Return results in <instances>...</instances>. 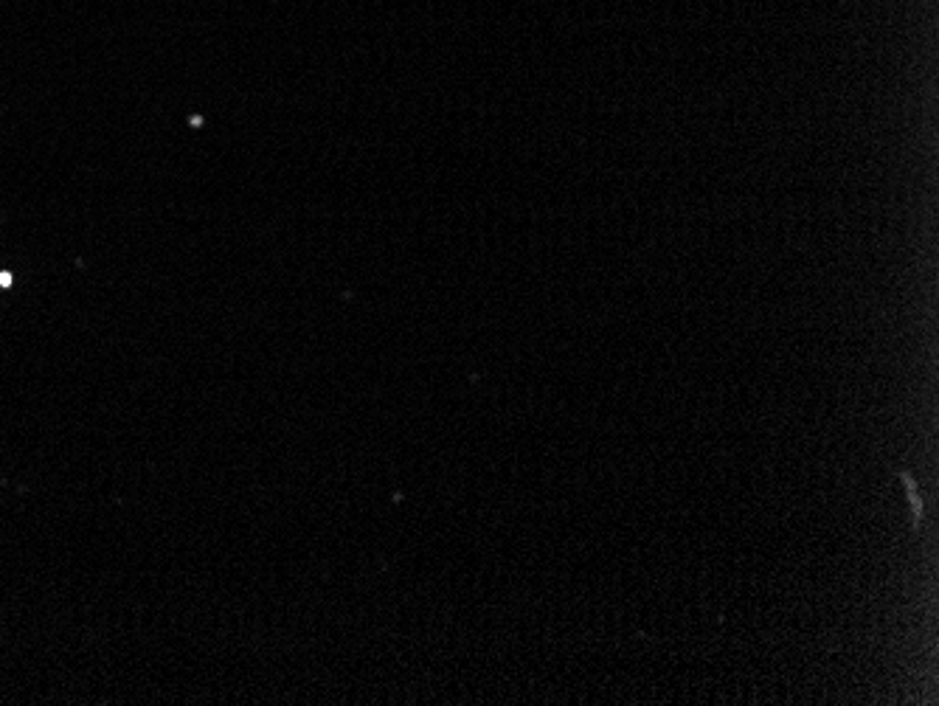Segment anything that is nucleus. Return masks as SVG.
<instances>
[{
    "label": "nucleus",
    "instance_id": "1",
    "mask_svg": "<svg viewBox=\"0 0 939 706\" xmlns=\"http://www.w3.org/2000/svg\"><path fill=\"white\" fill-rule=\"evenodd\" d=\"M900 481H903V487H906V493H909L911 510H914V529H920V524H923V518H925L923 498H920V490H917V484L911 481L909 473H900Z\"/></svg>",
    "mask_w": 939,
    "mask_h": 706
}]
</instances>
